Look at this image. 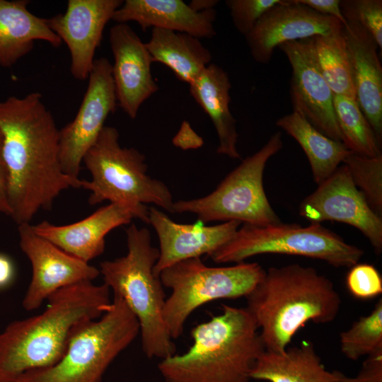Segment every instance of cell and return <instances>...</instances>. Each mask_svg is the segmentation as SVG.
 <instances>
[{
  "mask_svg": "<svg viewBox=\"0 0 382 382\" xmlns=\"http://www.w3.org/2000/svg\"><path fill=\"white\" fill-rule=\"evenodd\" d=\"M299 215L311 223L342 222L357 228L376 254L382 251V219L370 207L347 167L339 166L299 205Z\"/></svg>",
  "mask_w": 382,
  "mask_h": 382,
  "instance_id": "12",
  "label": "cell"
},
{
  "mask_svg": "<svg viewBox=\"0 0 382 382\" xmlns=\"http://www.w3.org/2000/svg\"><path fill=\"white\" fill-rule=\"evenodd\" d=\"M122 0H69L66 11L47 18L50 29L70 53V72L78 80L88 79L95 53L107 23Z\"/></svg>",
  "mask_w": 382,
  "mask_h": 382,
  "instance_id": "15",
  "label": "cell"
},
{
  "mask_svg": "<svg viewBox=\"0 0 382 382\" xmlns=\"http://www.w3.org/2000/svg\"><path fill=\"white\" fill-rule=\"evenodd\" d=\"M354 183L372 210L382 213V155L369 157L351 152L343 161Z\"/></svg>",
  "mask_w": 382,
  "mask_h": 382,
  "instance_id": "30",
  "label": "cell"
},
{
  "mask_svg": "<svg viewBox=\"0 0 382 382\" xmlns=\"http://www.w3.org/2000/svg\"><path fill=\"white\" fill-rule=\"evenodd\" d=\"M126 236V255L100 262V274L137 318L146 357L161 360L175 354L176 348L163 318V286L154 272L159 250L152 245L146 228L132 224Z\"/></svg>",
  "mask_w": 382,
  "mask_h": 382,
  "instance_id": "5",
  "label": "cell"
},
{
  "mask_svg": "<svg viewBox=\"0 0 382 382\" xmlns=\"http://www.w3.org/2000/svg\"><path fill=\"white\" fill-rule=\"evenodd\" d=\"M262 254L303 256L336 267H351L358 263L364 251L320 224L302 226L280 221L262 226L243 224L209 257L216 263H239Z\"/></svg>",
  "mask_w": 382,
  "mask_h": 382,
  "instance_id": "9",
  "label": "cell"
},
{
  "mask_svg": "<svg viewBox=\"0 0 382 382\" xmlns=\"http://www.w3.org/2000/svg\"><path fill=\"white\" fill-rule=\"evenodd\" d=\"M340 346L344 356L354 361L382 349L381 299L368 315L340 334Z\"/></svg>",
  "mask_w": 382,
  "mask_h": 382,
  "instance_id": "29",
  "label": "cell"
},
{
  "mask_svg": "<svg viewBox=\"0 0 382 382\" xmlns=\"http://www.w3.org/2000/svg\"><path fill=\"white\" fill-rule=\"evenodd\" d=\"M149 224L159 240V256L154 267L158 277L164 269L185 260L211 255L229 241L241 223L229 221L206 226L178 224L155 207L149 208Z\"/></svg>",
  "mask_w": 382,
  "mask_h": 382,
  "instance_id": "18",
  "label": "cell"
},
{
  "mask_svg": "<svg viewBox=\"0 0 382 382\" xmlns=\"http://www.w3.org/2000/svg\"><path fill=\"white\" fill-rule=\"evenodd\" d=\"M27 0H0V66L8 68L28 54L36 40L59 47L62 40L50 29L47 18L28 8Z\"/></svg>",
  "mask_w": 382,
  "mask_h": 382,
  "instance_id": "22",
  "label": "cell"
},
{
  "mask_svg": "<svg viewBox=\"0 0 382 382\" xmlns=\"http://www.w3.org/2000/svg\"><path fill=\"white\" fill-rule=\"evenodd\" d=\"M340 382H382V349L366 356L361 368L354 377L337 371Z\"/></svg>",
  "mask_w": 382,
  "mask_h": 382,
  "instance_id": "34",
  "label": "cell"
},
{
  "mask_svg": "<svg viewBox=\"0 0 382 382\" xmlns=\"http://www.w3.org/2000/svg\"><path fill=\"white\" fill-rule=\"evenodd\" d=\"M344 37L352 66L356 100L378 140H382V67L378 47L359 23L346 21Z\"/></svg>",
  "mask_w": 382,
  "mask_h": 382,
  "instance_id": "20",
  "label": "cell"
},
{
  "mask_svg": "<svg viewBox=\"0 0 382 382\" xmlns=\"http://www.w3.org/2000/svg\"><path fill=\"white\" fill-rule=\"evenodd\" d=\"M0 134L10 216L18 225L50 209L63 191L81 187L82 180L62 170L59 129L40 93L0 101Z\"/></svg>",
  "mask_w": 382,
  "mask_h": 382,
  "instance_id": "1",
  "label": "cell"
},
{
  "mask_svg": "<svg viewBox=\"0 0 382 382\" xmlns=\"http://www.w3.org/2000/svg\"><path fill=\"white\" fill-rule=\"evenodd\" d=\"M83 100L74 119L59 129V158L64 173L79 178L83 159L96 141L105 122L117 109L112 64L96 59Z\"/></svg>",
  "mask_w": 382,
  "mask_h": 382,
  "instance_id": "11",
  "label": "cell"
},
{
  "mask_svg": "<svg viewBox=\"0 0 382 382\" xmlns=\"http://www.w3.org/2000/svg\"><path fill=\"white\" fill-rule=\"evenodd\" d=\"M189 86L191 96L210 117L216 129L219 139L216 152L241 158L236 120L229 109L231 84L227 72L209 64Z\"/></svg>",
  "mask_w": 382,
  "mask_h": 382,
  "instance_id": "23",
  "label": "cell"
},
{
  "mask_svg": "<svg viewBox=\"0 0 382 382\" xmlns=\"http://www.w3.org/2000/svg\"><path fill=\"white\" fill-rule=\"evenodd\" d=\"M139 334L137 318L122 298L113 294L108 311L76 331L57 362L27 371L12 381L101 382L112 362Z\"/></svg>",
  "mask_w": 382,
  "mask_h": 382,
  "instance_id": "7",
  "label": "cell"
},
{
  "mask_svg": "<svg viewBox=\"0 0 382 382\" xmlns=\"http://www.w3.org/2000/svg\"><path fill=\"white\" fill-rule=\"evenodd\" d=\"M145 44L153 62L168 66L177 79L189 85L212 60L210 51L199 39L187 33L152 28Z\"/></svg>",
  "mask_w": 382,
  "mask_h": 382,
  "instance_id": "25",
  "label": "cell"
},
{
  "mask_svg": "<svg viewBox=\"0 0 382 382\" xmlns=\"http://www.w3.org/2000/svg\"><path fill=\"white\" fill-rule=\"evenodd\" d=\"M218 0H192L188 5L196 12H202L214 8L219 4Z\"/></svg>",
  "mask_w": 382,
  "mask_h": 382,
  "instance_id": "38",
  "label": "cell"
},
{
  "mask_svg": "<svg viewBox=\"0 0 382 382\" xmlns=\"http://www.w3.org/2000/svg\"><path fill=\"white\" fill-rule=\"evenodd\" d=\"M342 30L313 37L314 52L322 75L334 95L356 99L352 66Z\"/></svg>",
  "mask_w": 382,
  "mask_h": 382,
  "instance_id": "27",
  "label": "cell"
},
{
  "mask_svg": "<svg viewBox=\"0 0 382 382\" xmlns=\"http://www.w3.org/2000/svg\"><path fill=\"white\" fill-rule=\"evenodd\" d=\"M278 47L292 69L290 96L293 110L301 113L325 136L342 142L334 109L335 95L318 66L313 37L285 42Z\"/></svg>",
  "mask_w": 382,
  "mask_h": 382,
  "instance_id": "14",
  "label": "cell"
},
{
  "mask_svg": "<svg viewBox=\"0 0 382 382\" xmlns=\"http://www.w3.org/2000/svg\"><path fill=\"white\" fill-rule=\"evenodd\" d=\"M216 11H193L182 0H126L115 12L117 23H137L145 31L149 28L187 33L197 38L216 35Z\"/></svg>",
  "mask_w": 382,
  "mask_h": 382,
  "instance_id": "21",
  "label": "cell"
},
{
  "mask_svg": "<svg viewBox=\"0 0 382 382\" xmlns=\"http://www.w3.org/2000/svg\"><path fill=\"white\" fill-rule=\"evenodd\" d=\"M250 378L267 382H340L337 371H327L313 343L307 341L281 353L265 350Z\"/></svg>",
  "mask_w": 382,
  "mask_h": 382,
  "instance_id": "24",
  "label": "cell"
},
{
  "mask_svg": "<svg viewBox=\"0 0 382 382\" xmlns=\"http://www.w3.org/2000/svg\"><path fill=\"white\" fill-rule=\"evenodd\" d=\"M110 291L92 282L69 286L52 294L41 313L8 324L0 333V382L57 362L76 331L108 311Z\"/></svg>",
  "mask_w": 382,
  "mask_h": 382,
  "instance_id": "2",
  "label": "cell"
},
{
  "mask_svg": "<svg viewBox=\"0 0 382 382\" xmlns=\"http://www.w3.org/2000/svg\"><path fill=\"white\" fill-rule=\"evenodd\" d=\"M109 41L114 57L112 74L117 105L129 117L135 119L143 103L158 90L151 74L153 59L145 42L127 23L114 25Z\"/></svg>",
  "mask_w": 382,
  "mask_h": 382,
  "instance_id": "17",
  "label": "cell"
},
{
  "mask_svg": "<svg viewBox=\"0 0 382 382\" xmlns=\"http://www.w3.org/2000/svg\"><path fill=\"white\" fill-rule=\"evenodd\" d=\"M19 245L29 260L32 277L23 299L28 311L38 308L58 290L83 282H93L99 269L64 251L37 235L30 224L18 225Z\"/></svg>",
  "mask_w": 382,
  "mask_h": 382,
  "instance_id": "13",
  "label": "cell"
},
{
  "mask_svg": "<svg viewBox=\"0 0 382 382\" xmlns=\"http://www.w3.org/2000/svg\"><path fill=\"white\" fill-rule=\"evenodd\" d=\"M283 147L280 132L272 134L257 151L246 157L210 194L197 199L174 202L172 213H192L203 224L237 221L251 225L281 221L263 187L268 160Z\"/></svg>",
  "mask_w": 382,
  "mask_h": 382,
  "instance_id": "10",
  "label": "cell"
},
{
  "mask_svg": "<svg viewBox=\"0 0 382 382\" xmlns=\"http://www.w3.org/2000/svg\"><path fill=\"white\" fill-rule=\"evenodd\" d=\"M192 345L160 360L164 382H250L265 351L259 329L246 308L222 305L221 313L195 325Z\"/></svg>",
  "mask_w": 382,
  "mask_h": 382,
  "instance_id": "4",
  "label": "cell"
},
{
  "mask_svg": "<svg viewBox=\"0 0 382 382\" xmlns=\"http://www.w3.org/2000/svg\"><path fill=\"white\" fill-rule=\"evenodd\" d=\"M294 1L306 6L320 14L335 18L343 25L347 23L341 11L340 0H294Z\"/></svg>",
  "mask_w": 382,
  "mask_h": 382,
  "instance_id": "35",
  "label": "cell"
},
{
  "mask_svg": "<svg viewBox=\"0 0 382 382\" xmlns=\"http://www.w3.org/2000/svg\"><path fill=\"white\" fill-rule=\"evenodd\" d=\"M0 214L10 216L11 209L7 197L6 170L2 155V141L0 134Z\"/></svg>",
  "mask_w": 382,
  "mask_h": 382,
  "instance_id": "37",
  "label": "cell"
},
{
  "mask_svg": "<svg viewBox=\"0 0 382 382\" xmlns=\"http://www.w3.org/2000/svg\"><path fill=\"white\" fill-rule=\"evenodd\" d=\"M257 262L209 267L200 257L178 262L161 271L163 287L170 289L163 308V318L173 340L183 332L190 316L199 307L219 299L247 297L265 275Z\"/></svg>",
  "mask_w": 382,
  "mask_h": 382,
  "instance_id": "8",
  "label": "cell"
},
{
  "mask_svg": "<svg viewBox=\"0 0 382 382\" xmlns=\"http://www.w3.org/2000/svg\"><path fill=\"white\" fill-rule=\"evenodd\" d=\"M9 382H13V381H9Z\"/></svg>",
  "mask_w": 382,
  "mask_h": 382,
  "instance_id": "39",
  "label": "cell"
},
{
  "mask_svg": "<svg viewBox=\"0 0 382 382\" xmlns=\"http://www.w3.org/2000/svg\"><path fill=\"white\" fill-rule=\"evenodd\" d=\"M342 27L335 18L320 14L294 0H282L260 18L245 39L253 59L267 64L274 49L285 42L331 35Z\"/></svg>",
  "mask_w": 382,
  "mask_h": 382,
  "instance_id": "16",
  "label": "cell"
},
{
  "mask_svg": "<svg viewBox=\"0 0 382 382\" xmlns=\"http://www.w3.org/2000/svg\"><path fill=\"white\" fill-rule=\"evenodd\" d=\"M334 109L342 142L352 152L369 157L381 154V142L356 99L334 96Z\"/></svg>",
  "mask_w": 382,
  "mask_h": 382,
  "instance_id": "28",
  "label": "cell"
},
{
  "mask_svg": "<svg viewBox=\"0 0 382 382\" xmlns=\"http://www.w3.org/2000/svg\"><path fill=\"white\" fill-rule=\"evenodd\" d=\"M117 129L105 126L85 154L83 163L91 175L81 187L90 191L88 203L103 201L130 208L136 218L149 224V208L154 204L172 213L173 201L166 185L147 175L145 156L134 148L122 147Z\"/></svg>",
  "mask_w": 382,
  "mask_h": 382,
  "instance_id": "6",
  "label": "cell"
},
{
  "mask_svg": "<svg viewBox=\"0 0 382 382\" xmlns=\"http://www.w3.org/2000/svg\"><path fill=\"white\" fill-rule=\"evenodd\" d=\"M134 218L136 214L128 207L110 203L75 223L57 226L43 221L32 228L64 251L89 262L103 253L107 234Z\"/></svg>",
  "mask_w": 382,
  "mask_h": 382,
  "instance_id": "19",
  "label": "cell"
},
{
  "mask_svg": "<svg viewBox=\"0 0 382 382\" xmlns=\"http://www.w3.org/2000/svg\"><path fill=\"white\" fill-rule=\"evenodd\" d=\"M350 294L357 299L369 300L382 294V277L378 270L368 263L350 267L345 279Z\"/></svg>",
  "mask_w": 382,
  "mask_h": 382,
  "instance_id": "33",
  "label": "cell"
},
{
  "mask_svg": "<svg viewBox=\"0 0 382 382\" xmlns=\"http://www.w3.org/2000/svg\"><path fill=\"white\" fill-rule=\"evenodd\" d=\"M16 268L12 258L7 254L0 253V291L8 288L14 282Z\"/></svg>",
  "mask_w": 382,
  "mask_h": 382,
  "instance_id": "36",
  "label": "cell"
},
{
  "mask_svg": "<svg viewBox=\"0 0 382 382\" xmlns=\"http://www.w3.org/2000/svg\"><path fill=\"white\" fill-rule=\"evenodd\" d=\"M276 125L302 148L310 163L313 180L318 185L330 176L352 152L342 142L321 133L296 111L279 118Z\"/></svg>",
  "mask_w": 382,
  "mask_h": 382,
  "instance_id": "26",
  "label": "cell"
},
{
  "mask_svg": "<svg viewBox=\"0 0 382 382\" xmlns=\"http://www.w3.org/2000/svg\"><path fill=\"white\" fill-rule=\"evenodd\" d=\"M282 0H227L230 16L235 28L245 37L260 18Z\"/></svg>",
  "mask_w": 382,
  "mask_h": 382,
  "instance_id": "32",
  "label": "cell"
},
{
  "mask_svg": "<svg viewBox=\"0 0 382 382\" xmlns=\"http://www.w3.org/2000/svg\"><path fill=\"white\" fill-rule=\"evenodd\" d=\"M340 8L345 20L354 21L362 26L381 50L382 1L340 0Z\"/></svg>",
  "mask_w": 382,
  "mask_h": 382,
  "instance_id": "31",
  "label": "cell"
},
{
  "mask_svg": "<svg viewBox=\"0 0 382 382\" xmlns=\"http://www.w3.org/2000/svg\"><path fill=\"white\" fill-rule=\"evenodd\" d=\"M266 351L281 353L308 323L325 324L337 317L341 298L332 281L315 268L297 263L270 267L246 297Z\"/></svg>",
  "mask_w": 382,
  "mask_h": 382,
  "instance_id": "3",
  "label": "cell"
}]
</instances>
